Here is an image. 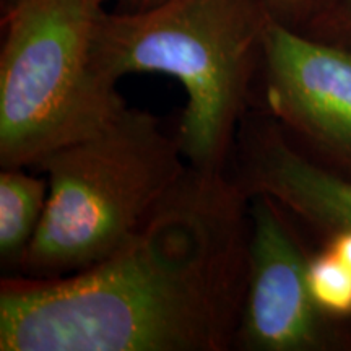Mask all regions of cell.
Instances as JSON below:
<instances>
[{
	"instance_id": "52a82bcc",
	"label": "cell",
	"mask_w": 351,
	"mask_h": 351,
	"mask_svg": "<svg viewBox=\"0 0 351 351\" xmlns=\"http://www.w3.org/2000/svg\"><path fill=\"white\" fill-rule=\"evenodd\" d=\"M232 158L231 178L247 195L275 199L322 241L335 231L351 230V179L302 155L261 109L251 108L244 116Z\"/></svg>"
},
{
	"instance_id": "6da1fadb",
	"label": "cell",
	"mask_w": 351,
	"mask_h": 351,
	"mask_svg": "<svg viewBox=\"0 0 351 351\" xmlns=\"http://www.w3.org/2000/svg\"><path fill=\"white\" fill-rule=\"evenodd\" d=\"M249 197L186 176L129 239L59 278L0 282L2 351H228L245 291Z\"/></svg>"
},
{
	"instance_id": "5b68a950",
	"label": "cell",
	"mask_w": 351,
	"mask_h": 351,
	"mask_svg": "<svg viewBox=\"0 0 351 351\" xmlns=\"http://www.w3.org/2000/svg\"><path fill=\"white\" fill-rule=\"evenodd\" d=\"M247 197V275L234 348L351 351V322L328 317L311 295L313 251L293 215L269 195Z\"/></svg>"
},
{
	"instance_id": "9c48e42d",
	"label": "cell",
	"mask_w": 351,
	"mask_h": 351,
	"mask_svg": "<svg viewBox=\"0 0 351 351\" xmlns=\"http://www.w3.org/2000/svg\"><path fill=\"white\" fill-rule=\"evenodd\" d=\"M307 285L324 314L351 322V271L328 249L320 247L311 254Z\"/></svg>"
},
{
	"instance_id": "7a4b0ae2",
	"label": "cell",
	"mask_w": 351,
	"mask_h": 351,
	"mask_svg": "<svg viewBox=\"0 0 351 351\" xmlns=\"http://www.w3.org/2000/svg\"><path fill=\"white\" fill-rule=\"evenodd\" d=\"M271 20L262 0H161L140 10H103L91 69L112 88L130 73L176 78L186 93L178 138L187 165L228 173L239 125L254 106Z\"/></svg>"
},
{
	"instance_id": "8fae6325",
	"label": "cell",
	"mask_w": 351,
	"mask_h": 351,
	"mask_svg": "<svg viewBox=\"0 0 351 351\" xmlns=\"http://www.w3.org/2000/svg\"><path fill=\"white\" fill-rule=\"evenodd\" d=\"M304 34L317 41L351 49V0H335Z\"/></svg>"
},
{
	"instance_id": "4fadbf2b",
	"label": "cell",
	"mask_w": 351,
	"mask_h": 351,
	"mask_svg": "<svg viewBox=\"0 0 351 351\" xmlns=\"http://www.w3.org/2000/svg\"><path fill=\"white\" fill-rule=\"evenodd\" d=\"M124 10H140V8H148L156 5L161 0H121Z\"/></svg>"
},
{
	"instance_id": "7c38bea8",
	"label": "cell",
	"mask_w": 351,
	"mask_h": 351,
	"mask_svg": "<svg viewBox=\"0 0 351 351\" xmlns=\"http://www.w3.org/2000/svg\"><path fill=\"white\" fill-rule=\"evenodd\" d=\"M322 247L328 249L351 271V230L332 232L322 241Z\"/></svg>"
},
{
	"instance_id": "30bf717a",
	"label": "cell",
	"mask_w": 351,
	"mask_h": 351,
	"mask_svg": "<svg viewBox=\"0 0 351 351\" xmlns=\"http://www.w3.org/2000/svg\"><path fill=\"white\" fill-rule=\"evenodd\" d=\"M270 16L295 32L304 33L335 0H262Z\"/></svg>"
},
{
	"instance_id": "ba28073f",
	"label": "cell",
	"mask_w": 351,
	"mask_h": 351,
	"mask_svg": "<svg viewBox=\"0 0 351 351\" xmlns=\"http://www.w3.org/2000/svg\"><path fill=\"white\" fill-rule=\"evenodd\" d=\"M23 169L0 173V265L16 271L41 225L49 194L47 179Z\"/></svg>"
},
{
	"instance_id": "3957f363",
	"label": "cell",
	"mask_w": 351,
	"mask_h": 351,
	"mask_svg": "<svg viewBox=\"0 0 351 351\" xmlns=\"http://www.w3.org/2000/svg\"><path fill=\"white\" fill-rule=\"evenodd\" d=\"M47 204L19 275L51 280L103 261L143 225L191 166L178 135L125 104L103 125L44 156Z\"/></svg>"
},
{
	"instance_id": "8992f818",
	"label": "cell",
	"mask_w": 351,
	"mask_h": 351,
	"mask_svg": "<svg viewBox=\"0 0 351 351\" xmlns=\"http://www.w3.org/2000/svg\"><path fill=\"white\" fill-rule=\"evenodd\" d=\"M256 108L314 163L351 179V49L271 20Z\"/></svg>"
},
{
	"instance_id": "277c9868",
	"label": "cell",
	"mask_w": 351,
	"mask_h": 351,
	"mask_svg": "<svg viewBox=\"0 0 351 351\" xmlns=\"http://www.w3.org/2000/svg\"><path fill=\"white\" fill-rule=\"evenodd\" d=\"M106 0H8L0 52V166L28 168L125 106L91 69Z\"/></svg>"
}]
</instances>
